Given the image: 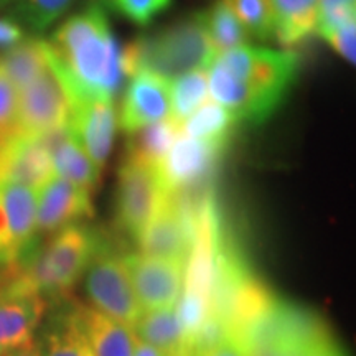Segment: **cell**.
<instances>
[{
	"mask_svg": "<svg viewBox=\"0 0 356 356\" xmlns=\"http://www.w3.org/2000/svg\"><path fill=\"white\" fill-rule=\"evenodd\" d=\"M0 273V356L33 341L47 300L19 262L2 266Z\"/></svg>",
	"mask_w": 356,
	"mask_h": 356,
	"instance_id": "8992f818",
	"label": "cell"
},
{
	"mask_svg": "<svg viewBox=\"0 0 356 356\" xmlns=\"http://www.w3.org/2000/svg\"><path fill=\"white\" fill-rule=\"evenodd\" d=\"M44 42L73 104L92 97L113 99L126 74L122 48L104 8L91 3L66 19Z\"/></svg>",
	"mask_w": 356,
	"mask_h": 356,
	"instance_id": "7a4b0ae2",
	"label": "cell"
},
{
	"mask_svg": "<svg viewBox=\"0 0 356 356\" xmlns=\"http://www.w3.org/2000/svg\"><path fill=\"white\" fill-rule=\"evenodd\" d=\"M210 96L208 68H198L181 74L170 81V118L184 126V122L202 108Z\"/></svg>",
	"mask_w": 356,
	"mask_h": 356,
	"instance_id": "cb8c5ba5",
	"label": "cell"
},
{
	"mask_svg": "<svg viewBox=\"0 0 356 356\" xmlns=\"http://www.w3.org/2000/svg\"><path fill=\"white\" fill-rule=\"evenodd\" d=\"M99 246V236L76 222L56 231L40 251L26 249L17 262L43 297H58L83 277Z\"/></svg>",
	"mask_w": 356,
	"mask_h": 356,
	"instance_id": "5b68a950",
	"label": "cell"
},
{
	"mask_svg": "<svg viewBox=\"0 0 356 356\" xmlns=\"http://www.w3.org/2000/svg\"><path fill=\"white\" fill-rule=\"evenodd\" d=\"M118 109L108 97L76 101L71 109L68 131L102 172L118 132Z\"/></svg>",
	"mask_w": 356,
	"mask_h": 356,
	"instance_id": "7c38bea8",
	"label": "cell"
},
{
	"mask_svg": "<svg viewBox=\"0 0 356 356\" xmlns=\"http://www.w3.org/2000/svg\"><path fill=\"white\" fill-rule=\"evenodd\" d=\"M50 152L53 172L55 175L65 178L71 184L95 193L101 181V170L97 168L81 145L74 140L68 127L44 134L40 137Z\"/></svg>",
	"mask_w": 356,
	"mask_h": 356,
	"instance_id": "2e32d148",
	"label": "cell"
},
{
	"mask_svg": "<svg viewBox=\"0 0 356 356\" xmlns=\"http://www.w3.org/2000/svg\"><path fill=\"white\" fill-rule=\"evenodd\" d=\"M74 0H13L10 17L33 33H43L60 20Z\"/></svg>",
	"mask_w": 356,
	"mask_h": 356,
	"instance_id": "484cf974",
	"label": "cell"
},
{
	"mask_svg": "<svg viewBox=\"0 0 356 356\" xmlns=\"http://www.w3.org/2000/svg\"><path fill=\"white\" fill-rule=\"evenodd\" d=\"M134 25L147 26L172 6L173 0H102Z\"/></svg>",
	"mask_w": 356,
	"mask_h": 356,
	"instance_id": "f1b7e54d",
	"label": "cell"
},
{
	"mask_svg": "<svg viewBox=\"0 0 356 356\" xmlns=\"http://www.w3.org/2000/svg\"><path fill=\"white\" fill-rule=\"evenodd\" d=\"M76 317L92 356L134 355L137 337L127 325L101 314L92 307H79Z\"/></svg>",
	"mask_w": 356,
	"mask_h": 356,
	"instance_id": "e0dca14e",
	"label": "cell"
},
{
	"mask_svg": "<svg viewBox=\"0 0 356 356\" xmlns=\"http://www.w3.org/2000/svg\"><path fill=\"white\" fill-rule=\"evenodd\" d=\"M195 356H248L246 348L239 340L233 337L222 338L216 345L210 346V348L200 351Z\"/></svg>",
	"mask_w": 356,
	"mask_h": 356,
	"instance_id": "e575fe53",
	"label": "cell"
},
{
	"mask_svg": "<svg viewBox=\"0 0 356 356\" xmlns=\"http://www.w3.org/2000/svg\"><path fill=\"white\" fill-rule=\"evenodd\" d=\"M129 79L118 113L121 131L132 134L170 118V81L149 71H139Z\"/></svg>",
	"mask_w": 356,
	"mask_h": 356,
	"instance_id": "5bb4252c",
	"label": "cell"
},
{
	"mask_svg": "<svg viewBox=\"0 0 356 356\" xmlns=\"http://www.w3.org/2000/svg\"><path fill=\"white\" fill-rule=\"evenodd\" d=\"M202 20L215 56L249 44L251 38L234 15L228 0H215L202 12Z\"/></svg>",
	"mask_w": 356,
	"mask_h": 356,
	"instance_id": "7402d4cb",
	"label": "cell"
},
{
	"mask_svg": "<svg viewBox=\"0 0 356 356\" xmlns=\"http://www.w3.org/2000/svg\"><path fill=\"white\" fill-rule=\"evenodd\" d=\"M84 291L92 309L127 325L129 328L136 327L144 314L122 256L108 251L102 244L84 273Z\"/></svg>",
	"mask_w": 356,
	"mask_h": 356,
	"instance_id": "52a82bcc",
	"label": "cell"
},
{
	"mask_svg": "<svg viewBox=\"0 0 356 356\" xmlns=\"http://www.w3.org/2000/svg\"><path fill=\"white\" fill-rule=\"evenodd\" d=\"M71 109V95L50 63L37 79L19 91V131L25 136L42 137L68 127Z\"/></svg>",
	"mask_w": 356,
	"mask_h": 356,
	"instance_id": "30bf717a",
	"label": "cell"
},
{
	"mask_svg": "<svg viewBox=\"0 0 356 356\" xmlns=\"http://www.w3.org/2000/svg\"><path fill=\"white\" fill-rule=\"evenodd\" d=\"M325 42H327L330 47L335 50L341 58H345L346 61L351 65H355L356 53H355V44H356V22L353 24H346L341 26H337V29L328 30L322 35Z\"/></svg>",
	"mask_w": 356,
	"mask_h": 356,
	"instance_id": "1f68e13d",
	"label": "cell"
},
{
	"mask_svg": "<svg viewBox=\"0 0 356 356\" xmlns=\"http://www.w3.org/2000/svg\"><path fill=\"white\" fill-rule=\"evenodd\" d=\"M134 292L144 312L173 309L184 291V259L145 256L140 252L122 256Z\"/></svg>",
	"mask_w": 356,
	"mask_h": 356,
	"instance_id": "8fae6325",
	"label": "cell"
},
{
	"mask_svg": "<svg viewBox=\"0 0 356 356\" xmlns=\"http://www.w3.org/2000/svg\"><path fill=\"white\" fill-rule=\"evenodd\" d=\"M180 134L181 124L173 121L172 118L139 129V131L129 134L127 157L139 159L142 162L159 167V163L168 154Z\"/></svg>",
	"mask_w": 356,
	"mask_h": 356,
	"instance_id": "603a6c76",
	"label": "cell"
},
{
	"mask_svg": "<svg viewBox=\"0 0 356 356\" xmlns=\"http://www.w3.org/2000/svg\"><path fill=\"white\" fill-rule=\"evenodd\" d=\"M0 202L6 210L19 257L33 246L37 234V190L15 181L0 185Z\"/></svg>",
	"mask_w": 356,
	"mask_h": 356,
	"instance_id": "ac0fdd59",
	"label": "cell"
},
{
	"mask_svg": "<svg viewBox=\"0 0 356 356\" xmlns=\"http://www.w3.org/2000/svg\"><path fill=\"white\" fill-rule=\"evenodd\" d=\"M50 63L47 42L38 37H25L19 44L0 55V68L17 92L37 79Z\"/></svg>",
	"mask_w": 356,
	"mask_h": 356,
	"instance_id": "ffe728a7",
	"label": "cell"
},
{
	"mask_svg": "<svg viewBox=\"0 0 356 356\" xmlns=\"http://www.w3.org/2000/svg\"><path fill=\"white\" fill-rule=\"evenodd\" d=\"M165 193L157 167L126 155L119 168L115 188V218L119 226L131 238H139Z\"/></svg>",
	"mask_w": 356,
	"mask_h": 356,
	"instance_id": "ba28073f",
	"label": "cell"
},
{
	"mask_svg": "<svg viewBox=\"0 0 356 356\" xmlns=\"http://www.w3.org/2000/svg\"><path fill=\"white\" fill-rule=\"evenodd\" d=\"M299 70L300 58L293 50L244 44L213 58L208 66L211 99L228 111L236 124L259 126L291 95Z\"/></svg>",
	"mask_w": 356,
	"mask_h": 356,
	"instance_id": "6da1fadb",
	"label": "cell"
},
{
	"mask_svg": "<svg viewBox=\"0 0 356 356\" xmlns=\"http://www.w3.org/2000/svg\"><path fill=\"white\" fill-rule=\"evenodd\" d=\"M248 356H346L325 320L274 299L243 340Z\"/></svg>",
	"mask_w": 356,
	"mask_h": 356,
	"instance_id": "277c9868",
	"label": "cell"
},
{
	"mask_svg": "<svg viewBox=\"0 0 356 356\" xmlns=\"http://www.w3.org/2000/svg\"><path fill=\"white\" fill-rule=\"evenodd\" d=\"M19 132V92L0 68V142Z\"/></svg>",
	"mask_w": 356,
	"mask_h": 356,
	"instance_id": "f546056e",
	"label": "cell"
},
{
	"mask_svg": "<svg viewBox=\"0 0 356 356\" xmlns=\"http://www.w3.org/2000/svg\"><path fill=\"white\" fill-rule=\"evenodd\" d=\"M215 53L204 30L202 12L155 30L139 35L122 48V66L126 76L149 71L157 76L173 79L198 68H208Z\"/></svg>",
	"mask_w": 356,
	"mask_h": 356,
	"instance_id": "3957f363",
	"label": "cell"
},
{
	"mask_svg": "<svg viewBox=\"0 0 356 356\" xmlns=\"http://www.w3.org/2000/svg\"><path fill=\"white\" fill-rule=\"evenodd\" d=\"M53 175L50 152L40 137L19 132L0 142V185L15 181L38 190Z\"/></svg>",
	"mask_w": 356,
	"mask_h": 356,
	"instance_id": "9a60e30c",
	"label": "cell"
},
{
	"mask_svg": "<svg viewBox=\"0 0 356 356\" xmlns=\"http://www.w3.org/2000/svg\"><path fill=\"white\" fill-rule=\"evenodd\" d=\"M95 216L91 191L53 175L37 190V233H56Z\"/></svg>",
	"mask_w": 356,
	"mask_h": 356,
	"instance_id": "4fadbf2b",
	"label": "cell"
},
{
	"mask_svg": "<svg viewBox=\"0 0 356 356\" xmlns=\"http://www.w3.org/2000/svg\"><path fill=\"white\" fill-rule=\"evenodd\" d=\"M226 147L225 142L193 139L181 132L157 167L163 190L167 193H185L207 188L204 185L216 170Z\"/></svg>",
	"mask_w": 356,
	"mask_h": 356,
	"instance_id": "9c48e42d",
	"label": "cell"
},
{
	"mask_svg": "<svg viewBox=\"0 0 356 356\" xmlns=\"http://www.w3.org/2000/svg\"><path fill=\"white\" fill-rule=\"evenodd\" d=\"M234 119L216 101H207L181 126V132L200 140L225 142L229 144Z\"/></svg>",
	"mask_w": 356,
	"mask_h": 356,
	"instance_id": "d4e9b609",
	"label": "cell"
},
{
	"mask_svg": "<svg viewBox=\"0 0 356 356\" xmlns=\"http://www.w3.org/2000/svg\"><path fill=\"white\" fill-rule=\"evenodd\" d=\"M25 38V30L10 15H0V51H7Z\"/></svg>",
	"mask_w": 356,
	"mask_h": 356,
	"instance_id": "d6a6232c",
	"label": "cell"
},
{
	"mask_svg": "<svg viewBox=\"0 0 356 356\" xmlns=\"http://www.w3.org/2000/svg\"><path fill=\"white\" fill-rule=\"evenodd\" d=\"M249 38L257 42L273 40L274 20L270 0H228Z\"/></svg>",
	"mask_w": 356,
	"mask_h": 356,
	"instance_id": "83f0119b",
	"label": "cell"
},
{
	"mask_svg": "<svg viewBox=\"0 0 356 356\" xmlns=\"http://www.w3.org/2000/svg\"><path fill=\"white\" fill-rule=\"evenodd\" d=\"M137 337V335H136ZM132 356H163L157 348H154L152 345L145 343L144 340H140L139 337L136 338V346H134V355Z\"/></svg>",
	"mask_w": 356,
	"mask_h": 356,
	"instance_id": "d590c367",
	"label": "cell"
},
{
	"mask_svg": "<svg viewBox=\"0 0 356 356\" xmlns=\"http://www.w3.org/2000/svg\"><path fill=\"white\" fill-rule=\"evenodd\" d=\"M132 330L163 356H185L184 333L178 323L175 307L144 312Z\"/></svg>",
	"mask_w": 356,
	"mask_h": 356,
	"instance_id": "44dd1931",
	"label": "cell"
},
{
	"mask_svg": "<svg viewBox=\"0 0 356 356\" xmlns=\"http://www.w3.org/2000/svg\"><path fill=\"white\" fill-rule=\"evenodd\" d=\"M42 356H92L79 327L76 312L58 322L48 332Z\"/></svg>",
	"mask_w": 356,
	"mask_h": 356,
	"instance_id": "4316f807",
	"label": "cell"
},
{
	"mask_svg": "<svg viewBox=\"0 0 356 356\" xmlns=\"http://www.w3.org/2000/svg\"><path fill=\"white\" fill-rule=\"evenodd\" d=\"M17 259H19V252H17L15 244H13L6 210H3L2 202H0V266L12 264Z\"/></svg>",
	"mask_w": 356,
	"mask_h": 356,
	"instance_id": "836d02e7",
	"label": "cell"
},
{
	"mask_svg": "<svg viewBox=\"0 0 356 356\" xmlns=\"http://www.w3.org/2000/svg\"><path fill=\"white\" fill-rule=\"evenodd\" d=\"M12 2H13V0H0V10H2V8H6V7H10Z\"/></svg>",
	"mask_w": 356,
	"mask_h": 356,
	"instance_id": "74e56055",
	"label": "cell"
},
{
	"mask_svg": "<svg viewBox=\"0 0 356 356\" xmlns=\"http://www.w3.org/2000/svg\"><path fill=\"white\" fill-rule=\"evenodd\" d=\"M275 40L284 50H293L315 33L318 0H270Z\"/></svg>",
	"mask_w": 356,
	"mask_h": 356,
	"instance_id": "d6986e66",
	"label": "cell"
},
{
	"mask_svg": "<svg viewBox=\"0 0 356 356\" xmlns=\"http://www.w3.org/2000/svg\"><path fill=\"white\" fill-rule=\"evenodd\" d=\"M3 356H42V350L38 348L33 341H30L29 345L20 346V348L10 351V353L3 355Z\"/></svg>",
	"mask_w": 356,
	"mask_h": 356,
	"instance_id": "8d00e7d4",
	"label": "cell"
},
{
	"mask_svg": "<svg viewBox=\"0 0 356 356\" xmlns=\"http://www.w3.org/2000/svg\"><path fill=\"white\" fill-rule=\"evenodd\" d=\"M353 22H356V0H318L317 25H315L317 35Z\"/></svg>",
	"mask_w": 356,
	"mask_h": 356,
	"instance_id": "4dcf8cb0",
	"label": "cell"
}]
</instances>
